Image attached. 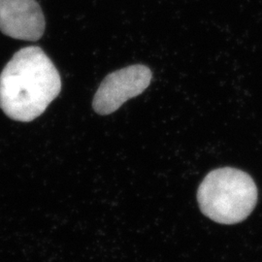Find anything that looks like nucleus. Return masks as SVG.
I'll return each instance as SVG.
<instances>
[{
  "label": "nucleus",
  "instance_id": "f257e3e1",
  "mask_svg": "<svg viewBox=\"0 0 262 262\" xmlns=\"http://www.w3.org/2000/svg\"><path fill=\"white\" fill-rule=\"evenodd\" d=\"M61 91L55 64L41 48H23L0 75V108L10 119L31 122Z\"/></svg>",
  "mask_w": 262,
  "mask_h": 262
},
{
  "label": "nucleus",
  "instance_id": "7ed1b4c3",
  "mask_svg": "<svg viewBox=\"0 0 262 262\" xmlns=\"http://www.w3.org/2000/svg\"><path fill=\"white\" fill-rule=\"evenodd\" d=\"M151 76L150 68L141 64L128 66L109 74L94 95V111L102 116L117 111L122 104L149 86Z\"/></svg>",
  "mask_w": 262,
  "mask_h": 262
},
{
  "label": "nucleus",
  "instance_id": "f03ea898",
  "mask_svg": "<svg viewBox=\"0 0 262 262\" xmlns=\"http://www.w3.org/2000/svg\"><path fill=\"white\" fill-rule=\"evenodd\" d=\"M201 212L217 224L235 225L253 212L257 202V188L244 171L225 167L210 172L197 191Z\"/></svg>",
  "mask_w": 262,
  "mask_h": 262
},
{
  "label": "nucleus",
  "instance_id": "20e7f679",
  "mask_svg": "<svg viewBox=\"0 0 262 262\" xmlns=\"http://www.w3.org/2000/svg\"><path fill=\"white\" fill-rule=\"evenodd\" d=\"M45 17L36 0H0V31L9 37L37 41L43 36Z\"/></svg>",
  "mask_w": 262,
  "mask_h": 262
}]
</instances>
